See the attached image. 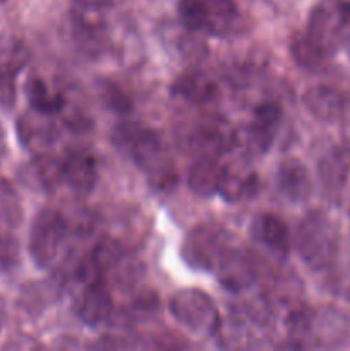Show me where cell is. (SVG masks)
<instances>
[{"instance_id":"6da1fadb","label":"cell","mask_w":350,"mask_h":351,"mask_svg":"<svg viewBox=\"0 0 350 351\" xmlns=\"http://www.w3.org/2000/svg\"><path fill=\"white\" fill-rule=\"evenodd\" d=\"M113 141L132 158L154 191L168 192L177 185V168L170 151L154 130L137 122H122L115 127Z\"/></svg>"},{"instance_id":"7a4b0ae2","label":"cell","mask_w":350,"mask_h":351,"mask_svg":"<svg viewBox=\"0 0 350 351\" xmlns=\"http://www.w3.org/2000/svg\"><path fill=\"white\" fill-rule=\"evenodd\" d=\"M295 247L309 269H329L340 250V232L335 221L319 209L305 215L297 226Z\"/></svg>"},{"instance_id":"3957f363","label":"cell","mask_w":350,"mask_h":351,"mask_svg":"<svg viewBox=\"0 0 350 351\" xmlns=\"http://www.w3.org/2000/svg\"><path fill=\"white\" fill-rule=\"evenodd\" d=\"M168 307L175 321L194 335L213 336L222 324L211 297L196 288H185L172 295Z\"/></svg>"},{"instance_id":"277c9868","label":"cell","mask_w":350,"mask_h":351,"mask_svg":"<svg viewBox=\"0 0 350 351\" xmlns=\"http://www.w3.org/2000/svg\"><path fill=\"white\" fill-rule=\"evenodd\" d=\"M350 23L349 0H321L309 16L305 36L326 55L333 57L340 48L343 29Z\"/></svg>"},{"instance_id":"5b68a950","label":"cell","mask_w":350,"mask_h":351,"mask_svg":"<svg viewBox=\"0 0 350 351\" xmlns=\"http://www.w3.org/2000/svg\"><path fill=\"white\" fill-rule=\"evenodd\" d=\"M67 235V219L57 209L45 208L36 213L30 232V256L41 269L55 263Z\"/></svg>"},{"instance_id":"8992f818","label":"cell","mask_w":350,"mask_h":351,"mask_svg":"<svg viewBox=\"0 0 350 351\" xmlns=\"http://www.w3.org/2000/svg\"><path fill=\"white\" fill-rule=\"evenodd\" d=\"M71 17L79 45L93 55L102 51L106 34V3L103 0H74Z\"/></svg>"},{"instance_id":"52a82bcc","label":"cell","mask_w":350,"mask_h":351,"mask_svg":"<svg viewBox=\"0 0 350 351\" xmlns=\"http://www.w3.org/2000/svg\"><path fill=\"white\" fill-rule=\"evenodd\" d=\"M237 143V132L223 119H202L189 127L185 144L199 158H218Z\"/></svg>"},{"instance_id":"ba28073f","label":"cell","mask_w":350,"mask_h":351,"mask_svg":"<svg viewBox=\"0 0 350 351\" xmlns=\"http://www.w3.org/2000/svg\"><path fill=\"white\" fill-rule=\"evenodd\" d=\"M222 232L209 226H198L182 243V259L196 271H211L225 252Z\"/></svg>"},{"instance_id":"9c48e42d","label":"cell","mask_w":350,"mask_h":351,"mask_svg":"<svg viewBox=\"0 0 350 351\" xmlns=\"http://www.w3.org/2000/svg\"><path fill=\"white\" fill-rule=\"evenodd\" d=\"M30 62L26 45L14 36H0V106L10 110L16 103V79Z\"/></svg>"},{"instance_id":"30bf717a","label":"cell","mask_w":350,"mask_h":351,"mask_svg":"<svg viewBox=\"0 0 350 351\" xmlns=\"http://www.w3.org/2000/svg\"><path fill=\"white\" fill-rule=\"evenodd\" d=\"M215 271L222 287L232 293L249 290L257 280L256 261L240 249H225Z\"/></svg>"},{"instance_id":"8fae6325","label":"cell","mask_w":350,"mask_h":351,"mask_svg":"<svg viewBox=\"0 0 350 351\" xmlns=\"http://www.w3.org/2000/svg\"><path fill=\"white\" fill-rule=\"evenodd\" d=\"M305 110L319 122H338L350 108V98L338 88L328 84H314L302 96Z\"/></svg>"},{"instance_id":"7c38bea8","label":"cell","mask_w":350,"mask_h":351,"mask_svg":"<svg viewBox=\"0 0 350 351\" xmlns=\"http://www.w3.org/2000/svg\"><path fill=\"white\" fill-rule=\"evenodd\" d=\"M17 139L33 153H45L50 146H54L58 137L57 125L54 122V115L38 112L31 108L30 112L23 113L16 123Z\"/></svg>"},{"instance_id":"4fadbf2b","label":"cell","mask_w":350,"mask_h":351,"mask_svg":"<svg viewBox=\"0 0 350 351\" xmlns=\"http://www.w3.org/2000/svg\"><path fill=\"white\" fill-rule=\"evenodd\" d=\"M74 311L79 321L89 328H98L110 321L113 314V298L103 280L91 281L82 287L75 298Z\"/></svg>"},{"instance_id":"5bb4252c","label":"cell","mask_w":350,"mask_h":351,"mask_svg":"<svg viewBox=\"0 0 350 351\" xmlns=\"http://www.w3.org/2000/svg\"><path fill=\"white\" fill-rule=\"evenodd\" d=\"M17 178L27 189L38 192H51L64 182L62 161L55 160L47 153H38L33 160L19 168Z\"/></svg>"},{"instance_id":"9a60e30c","label":"cell","mask_w":350,"mask_h":351,"mask_svg":"<svg viewBox=\"0 0 350 351\" xmlns=\"http://www.w3.org/2000/svg\"><path fill=\"white\" fill-rule=\"evenodd\" d=\"M64 182L78 194H88L98 182V161L88 151H71L62 160Z\"/></svg>"},{"instance_id":"2e32d148","label":"cell","mask_w":350,"mask_h":351,"mask_svg":"<svg viewBox=\"0 0 350 351\" xmlns=\"http://www.w3.org/2000/svg\"><path fill=\"white\" fill-rule=\"evenodd\" d=\"M250 237L257 245L266 249L273 256L287 257L290 240H288V228L278 216L263 213L257 215L250 223Z\"/></svg>"},{"instance_id":"e0dca14e","label":"cell","mask_w":350,"mask_h":351,"mask_svg":"<svg viewBox=\"0 0 350 351\" xmlns=\"http://www.w3.org/2000/svg\"><path fill=\"white\" fill-rule=\"evenodd\" d=\"M277 187L287 201L304 202L312 194L311 173L301 160L288 158L278 167Z\"/></svg>"},{"instance_id":"ac0fdd59","label":"cell","mask_w":350,"mask_h":351,"mask_svg":"<svg viewBox=\"0 0 350 351\" xmlns=\"http://www.w3.org/2000/svg\"><path fill=\"white\" fill-rule=\"evenodd\" d=\"M350 177V151L333 147L318 161V178L329 197H340Z\"/></svg>"},{"instance_id":"d6986e66","label":"cell","mask_w":350,"mask_h":351,"mask_svg":"<svg viewBox=\"0 0 350 351\" xmlns=\"http://www.w3.org/2000/svg\"><path fill=\"white\" fill-rule=\"evenodd\" d=\"M225 167L218 158L202 156L191 165L187 171V187L198 197H211L218 194Z\"/></svg>"},{"instance_id":"ffe728a7","label":"cell","mask_w":350,"mask_h":351,"mask_svg":"<svg viewBox=\"0 0 350 351\" xmlns=\"http://www.w3.org/2000/svg\"><path fill=\"white\" fill-rule=\"evenodd\" d=\"M259 191V177L254 170L246 167H232L223 171L218 194L226 202L249 201Z\"/></svg>"},{"instance_id":"44dd1931","label":"cell","mask_w":350,"mask_h":351,"mask_svg":"<svg viewBox=\"0 0 350 351\" xmlns=\"http://www.w3.org/2000/svg\"><path fill=\"white\" fill-rule=\"evenodd\" d=\"M172 93L178 98L185 99V101L194 103V105H206L216 98L218 88L211 77H208L202 72L191 71L175 79Z\"/></svg>"},{"instance_id":"7402d4cb","label":"cell","mask_w":350,"mask_h":351,"mask_svg":"<svg viewBox=\"0 0 350 351\" xmlns=\"http://www.w3.org/2000/svg\"><path fill=\"white\" fill-rule=\"evenodd\" d=\"M62 291V281L58 280H43V281H33V283L26 285L21 290L19 295V307L27 315H40L41 312L47 311L51 304L58 298Z\"/></svg>"},{"instance_id":"603a6c76","label":"cell","mask_w":350,"mask_h":351,"mask_svg":"<svg viewBox=\"0 0 350 351\" xmlns=\"http://www.w3.org/2000/svg\"><path fill=\"white\" fill-rule=\"evenodd\" d=\"M124 257H126L124 243L117 237L106 235L95 243L86 261L91 266V269L95 271L96 276L102 278L103 274L112 271Z\"/></svg>"},{"instance_id":"cb8c5ba5","label":"cell","mask_w":350,"mask_h":351,"mask_svg":"<svg viewBox=\"0 0 350 351\" xmlns=\"http://www.w3.org/2000/svg\"><path fill=\"white\" fill-rule=\"evenodd\" d=\"M206 9V31L211 34H226L239 17L233 0H202Z\"/></svg>"},{"instance_id":"d4e9b609","label":"cell","mask_w":350,"mask_h":351,"mask_svg":"<svg viewBox=\"0 0 350 351\" xmlns=\"http://www.w3.org/2000/svg\"><path fill=\"white\" fill-rule=\"evenodd\" d=\"M24 93H26L31 108L48 113V115H57L65 106L64 98L57 93H51L43 79L40 77L27 79L26 84H24Z\"/></svg>"},{"instance_id":"484cf974","label":"cell","mask_w":350,"mask_h":351,"mask_svg":"<svg viewBox=\"0 0 350 351\" xmlns=\"http://www.w3.org/2000/svg\"><path fill=\"white\" fill-rule=\"evenodd\" d=\"M23 221V204L9 180L0 177V228H16Z\"/></svg>"},{"instance_id":"4316f807","label":"cell","mask_w":350,"mask_h":351,"mask_svg":"<svg viewBox=\"0 0 350 351\" xmlns=\"http://www.w3.org/2000/svg\"><path fill=\"white\" fill-rule=\"evenodd\" d=\"M290 53L295 64L307 71H319L329 57H326L305 34L297 36L290 45Z\"/></svg>"},{"instance_id":"83f0119b","label":"cell","mask_w":350,"mask_h":351,"mask_svg":"<svg viewBox=\"0 0 350 351\" xmlns=\"http://www.w3.org/2000/svg\"><path fill=\"white\" fill-rule=\"evenodd\" d=\"M275 129L273 127L263 125V123L254 120L250 125L246 127L244 130V147L253 154H263L273 144Z\"/></svg>"},{"instance_id":"f1b7e54d","label":"cell","mask_w":350,"mask_h":351,"mask_svg":"<svg viewBox=\"0 0 350 351\" xmlns=\"http://www.w3.org/2000/svg\"><path fill=\"white\" fill-rule=\"evenodd\" d=\"M178 17L185 29L206 31V9L202 0H180Z\"/></svg>"},{"instance_id":"f546056e","label":"cell","mask_w":350,"mask_h":351,"mask_svg":"<svg viewBox=\"0 0 350 351\" xmlns=\"http://www.w3.org/2000/svg\"><path fill=\"white\" fill-rule=\"evenodd\" d=\"M21 245L19 240L0 228V269L10 271L19 264Z\"/></svg>"},{"instance_id":"4dcf8cb0","label":"cell","mask_w":350,"mask_h":351,"mask_svg":"<svg viewBox=\"0 0 350 351\" xmlns=\"http://www.w3.org/2000/svg\"><path fill=\"white\" fill-rule=\"evenodd\" d=\"M102 95H103V99H105L106 106H108V108H112L113 112L120 113V115L130 112V108H132L129 96H127L126 93L119 88V86L112 84V82H106V84H103Z\"/></svg>"},{"instance_id":"1f68e13d","label":"cell","mask_w":350,"mask_h":351,"mask_svg":"<svg viewBox=\"0 0 350 351\" xmlns=\"http://www.w3.org/2000/svg\"><path fill=\"white\" fill-rule=\"evenodd\" d=\"M281 108L277 105V103H271V101H266V103H261V105L256 106V110H254V120L259 123H263V125H268V127H273V129H277L278 123L281 122Z\"/></svg>"},{"instance_id":"d6a6232c","label":"cell","mask_w":350,"mask_h":351,"mask_svg":"<svg viewBox=\"0 0 350 351\" xmlns=\"http://www.w3.org/2000/svg\"><path fill=\"white\" fill-rule=\"evenodd\" d=\"M7 324V307H5V302L0 298V332L3 331Z\"/></svg>"},{"instance_id":"836d02e7","label":"cell","mask_w":350,"mask_h":351,"mask_svg":"<svg viewBox=\"0 0 350 351\" xmlns=\"http://www.w3.org/2000/svg\"><path fill=\"white\" fill-rule=\"evenodd\" d=\"M3 154H5V136H3V130L0 127V160H2Z\"/></svg>"},{"instance_id":"e575fe53","label":"cell","mask_w":350,"mask_h":351,"mask_svg":"<svg viewBox=\"0 0 350 351\" xmlns=\"http://www.w3.org/2000/svg\"><path fill=\"white\" fill-rule=\"evenodd\" d=\"M2 2H5V0H0V3H2Z\"/></svg>"}]
</instances>
